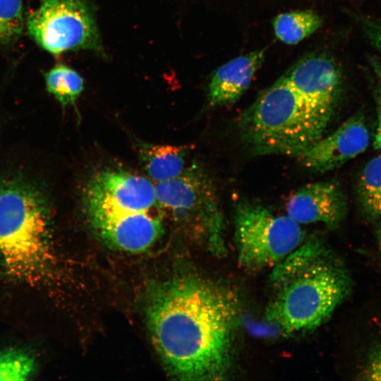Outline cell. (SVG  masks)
<instances>
[{
	"label": "cell",
	"instance_id": "cell-17",
	"mask_svg": "<svg viewBox=\"0 0 381 381\" xmlns=\"http://www.w3.org/2000/svg\"><path fill=\"white\" fill-rule=\"evenodd\" d=\"M46 87L65 108L75 105L84 90V80L74 69L59 64L44 74Z\"/></svg>",
	"mask_w": 381,
	"mask_h": 381
},
{
	"label": "cell",
	"instance_id": "cell-19",
	"mask_svg": "<svg viewBox=\"0 0 381 381\" xmlns=\"http://www.w3.org/2000/svg\"><path fill=\"white\" fill-rule=\"evenodd\" d=\"M22 0H0V43L18 37L23 28Z\"/></svg>",
	"mask_w": 381,
	"mask_h": 381
},
{
	"label": "cell",
	"instance_id": "cell-6",
	"mask_svg": "<svg viewBox=\"0 0 381 381\" xmlns=\"http://www.w3.org/2000/svg\"><path fill=\"white\" fill-rule=\"evenodd\" d=\"M27 26L35 41L52 54L88 49L104 54L95 14L85 0H43Z\"/></svg>",
	"mask_w": 381,
	"mask_h": 381
},
{
	"label": "cell",
	"instance_id": "cell-11",
	"mask_svg": "<svg viewBox=\"0 0 381 381\" xmlns=\"http://www.w3.org/2000/svg\"><path fill=\"white\" fill-rule=\"evenodd\" d=\"M161 209L127 214L87 216L95 232L106 243L131 252L143 251L162 234Z\"/></svg>",
	"mask_w": 381,
	"mask_h": 381
},
{
	"label": "cell",
	"instance_id": "cell-14",
	"mask_svg": "<svg viewBox=\"0 0 381 381\" xmlns=\"http://www.w3.org/2000/svg\"><path fill=\"white\" fill-rule=\"evenodd\" d=\"M136 144L139 161L147 176L156 183L175 179L186 169V146L142 141Z\"/></svg>",
	"mask_w": 381,
	"mask_h": 381
},
{
	"label": "cell",
	"instance_id": "cell-21",
	"mask_svg": "<svg viewBox=\"0 0 381 381\" xmlns=\"http://www.w3.org/2000/svg\"><path fill=\"white\" fill-rule=\"evenodd\" d=\"M366 31L370 42L381 56V22L368 23Z\"/></svg>",
	"mask_w": 381,
	"mask_h": 381
},
{
	"label": "cell",
	"instance_id": "cell-5",
	"mask_svg": "<svg viewBox=\"0 0 381 381\" xmlns=\"http://www.w3.org/2000/svg\"><path fill=\"white\" fill-rule=\"evenodd\" d=\"M234 241L239 265L250 271L275 267L302 243L300 224L277 215L258 201L242 198L234 206Z\"/></svg>",
	"mask_w": 381,
	"mask_h": 381
},
{
	"label": "cell",
	"instance_id": "cell-24",
	"mask_svg": "<svg viewBox=\"0 0 381 381\" xmlns=\"http://www.w3.org/2000/svg\"><path fill=\"white\" fill-rule=\"evenodd\" d=\"M377 238H378L380 248L381 250V224L379 226L378 230H377Z\"/></svg>",
	"mask_w": 381,
	"mask_h": 381
},
{
	"label": "cell",
	"instance_id": "cell-15",
	"mask_svg": "<svg viewBox=\"0 0 381 381\" xmlns=\"http://www.w3.org/2000/svg\"><path fill=\"white\" fill-rule=\"evenodd\" d=\"M272 25L280 41L295 44L317 31L322 25V19L312 10L294 11L276 16Z\"/></svg>",
	"mask_w": 381,
	"mask_h": 381
},
{
	"label": "cell",
	"instance_id": "cell-4",
	"mask_svg": "<svg viewBox=\"0 0 381 381\" xmlns=\"http://www.w3.org/2000/svg\"><path fill=\"white\" fill-rule=\"evenodd\" d=\"M328 123L283 75L241 114L238 128L253 154L298 159L324 135Z\"/></svg>",
	"mask_w": 381,
	"mask_h": 381
},
{
	"label": "cell",
	"instance_id": "cell-16",
	"mask_svg": "<svg viewBox=\"0 0 381 381\" xmlns=\"http://www.w3.org/2000/svg\"><path fill=\"white\" fill-rule=\"evenodd\" d=\"M357 197L362 212L369 219L381 217V154L362 169L357 181Z\"/></svg>",
	"mask_w": 381,
	"mask_h": 381
},
{
	"label": "cell",
	"instance_id": "cell-2",
	"mask_svg": "<svg viewBox=\"0 0 381 381\" xmlns=\"http://www.w3.org/2000/svg\"><path fill=\"white\" fill-rule=\"evenodd\" d=\"M272 279L277 291L265 318L287 334L319 327L343 301L351 286L344 266L318 239L298 247L278 263Z\"/></svg>",
	"mask_w": 381,
	"mask_h": 381
},
{
	"label": "cell",
	"instance_id": "cell-7",
	"mask_svg": "<svg viewBox=\"0 0 381 381\" xmlns=\"http://www.w3.org/2000/svg\"><path fill=\"white\" fill-rule=\"evenodd\" d=\"M82 205L86 216L160 209L150 179L113 167L99 169L90 176L83 189Z\"/></svg>",
	"mask_w": 381,
	"mask_h": 381
},
{
	"label": "cell",
	"instance_id": "cell-9",
	"mask_svg": "<svg viewBox=\"0 0 381 381\" xmlns=\"http://www.w3.org/2000/svg\"><path fill=\"white\" fill-rule=\"evenodd\" d=\"M284 75L302 99L329 123L340 86L341 77L334 62L325 56H310Z\"/></svg>",
	"mask_w": 381,
	"mask_h": 381
},
{
	"label": "cell",
	"instance_id": "cell-13",
	"mask_svg": "<svg viewBox=\"0 0 381 381\" xmlns=\"http://www.w3.org/2000/svg\"><path fill=\"white\" fill-rule=\"evenodd\" d=\"M264 58V50H255L219 66L208 85L209 105L222 107L236 102L250 86Z\"/></svg>",
	"mask_w": 381,
	"mask_h": 381
},
{
	"label": "cell",
	"instance_id": "cell-22",
	"mask_svg": "<svg viewBox=\"0 0 381 381\" xmlns=\"http://www.w3.org/2000/svg\"><path fill=\"white\" fill-rule=\"evenodd\" d=\"M377 126L375 134L373 145L377 150H381V92L377 97Z\"/></svg>",
	"mask_w": 381,
	"mask_h": 381
},
{
	"label": "cell",
	"instance_id": "cell-10",
	"mask_svg": "<svg viewBox=\"0 0 381 381\" xmlns=\"http://www.w3.org/2000/svg\"><path fill=\"white\" fill-rule=\"evenodd\" d=\"M370 139V131L363 116L355 115L332 133L322 135L298 159L309 170L327 172L363 152Z\"/></svg>",
	"mask_w": 381,
	"mask_h": 381
},
{
	"label": "cell",
	"instance_id": "cell-3",
	"mask_svg": "<svg viewBox=\"0 0 381 381\" xmlns=\"http://www.w3.org/2000/svg\"><path fill=\"white\" fill-rule=\"evenodd\" d=\"M44 195L23 181H0V267L31 284L44 279L53 257Z\"/></svg>",
	"mask_w": 381,
	"mask_h": 381
},
{
	"label": "cell",
	"instance_id": "cell-12",
	"mask_svg": "<svg viewBox=\"0 0 381 381\" xmlns=\"http://www.w3.org/2000/svg\"><path fill=\"white\" fill-rule=\"evenodd\" d=\"M286 210L298 224L322 223L335 229L344 218L346 200L337 183L316 181L295 191L286 203Z\"/></svg>",
	"mask_w": 381,
	"mask_h": 381
},
{
	"label": "cell",
	"instance_id": "cell-18",
	"mask_svg": "<svg viewBox=\"0 0 381 381\" xmlns=\"http://www.w3.org/2000/svg\"><path fill=\"white\" fill-rule=\"evenodd\" d=\"M35 360L32 354L21 349L0 351V380H26L34 373Z\"/></svg>",
	"mask_w": 381,
	"mask_h": 381
},
{
	"label": "cell",
	"instance_id": "cell-1",
	"mask_svg": "<svg viewBox=\"0 0 381 381\" xmlns=\"http://www.w3.org/2000/svg\"><path fill=\"white\" fill-rule=\"evenodd\" d=\"M153 342L183 380L224 379L232 361L238 308L228 290L193 277L159 285L147 305Z\"/></svg>",
	"mask_w": 381,
	"mask_h": 381
},
{
	"label": "cell",
	"instance_id": "cell-23",
	"mask_svg": "<svg viewBox=\"0 0 381 381\" xmlns=\"http://www.w3.org/2000/svg\"><path fill=\"white\" fill-rule=\"evenodd\" d=\"M372 64L375 74L381 81V61L377 59H373Z\"/></svg>",
	"mask_w": 381,
	"mask_h": 381
},
{
	"label": "cell",
	"instance_id": "cell-8",
	"mask_svg": "<svg viewBox=\"0 0 381 381\" xmlns=\"http://www.w3.org/2000/svg\"><path fill=\"white\" fill-rule=\"evenodd\" d=\"M162 213L179 221L198 220L212 238L221 234L222 217L214 186L203 168L194 163L179 176L155 183Z\"/></svg>",
	"mask_w": 381,
	"mask_h": 381
},
{
	"label": "cell",
	"instance_id": "cell-20",
	"mask_svg": "<svg viewBox=\"0 0 381 381\" xmlns=\"http://www.w3.org/2000/svg\"><path fill=\"white\" fill-rule=\"evenodd\" d=\"M361 380H381V344L370 353L361 375Z\"/></svg>",
	"mask_w": 381,
	"mask_h": 381
}]
</instances>
